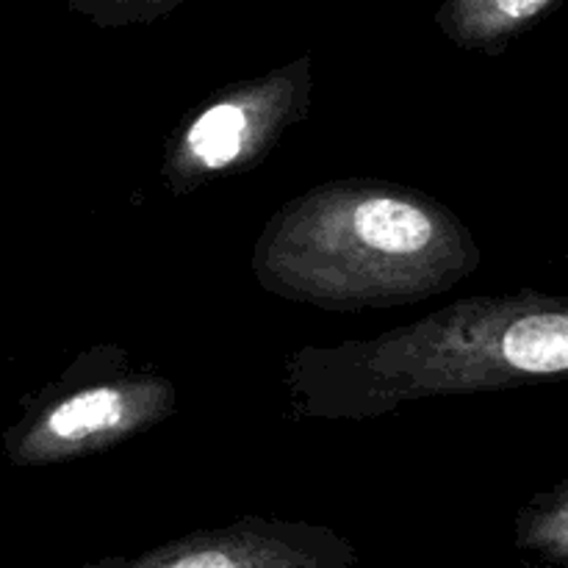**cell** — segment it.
Returning a JSON list of instances; mask_svg holds the SVG:
<instances>
[{
    "label": "cell",
    "instance_id": "4",
    "mask_svg": "<svg viewBox=\"0 0 568 568\" xmlns=\"http://www.w3.org/2000/svg\"><path fill=\"white\" fill-rule=\"evenodd\" d=\"M347 547L308 525L244 519L164 544L122 568H338Z\"/></svg>",
    "mask_w": 568,
    "mask_h": 568
},
{
    "label": "cell",
    "instance_id": "6",
    "mask_svg": "<svg viewBox=\"0 0 568 568\" xmlns=\"http://www.w3.org/2000/svg\"><path fill=\"white\" fill-rule=\"evenodd\" d=\"M516 544L547 564H568V477L521 508Z\"/></svg>",
    "mask_w": 568,
    "mask_h": 568
},
{
    "label": "cell",
    "instance_id": "7",
    "mask_svg": "<svg viewBox=\"0 0 568 568\" xmlns=\"http://www.w3.org/2000/svg\"><path fill=\"white\" fill-rule=\"evenodd\" d=\"M67 9L78 17H87L98 28H128L148 26L164 20L192 0H64Z\"/></svg>",
    "mask_w": 568,
    "mask_h": 568
},
{
    "label": "cell",
    "instance_id": "5",
    "mask_svg": "<svg viewBox=\"0 0 568 568\" xmlns=\"http://www.w3.org/2000/svg\"><path fill=\"white\" fill-rule=\"evenodd\" d=\"M560 0H444L436 26L455 48L497 55Z\"/></svg>",
    "mask_w": 568,
    "mask_h": 568
},
{
    "label": "cell",
    "instance_id": "1",
    "mask_svg": "<svg viewBox=\"0 0 568 568\" xmlns=\"http://www.w3.org/2000/svg\"><path fill=\"white\" fill-rule=\"evenodd\" d=\"M477 239L422 189L347 178L275 211L253 247L264 292L325 311L394 308L449 292L480 266Z\"/></svg>",
    "mask_w": 568,
    "mask_h": 568
},
{
    "label": "cell",
    "instance_id": "2",
    "mask_svg": "<svg viewBox=\"0 0 568 568\" xmlns=\"http://www.w3.org/2000/svg\"><path fill=\"white\" fill-rule=\"evenodd\" d=\"M311 55L239 81L205 100L166 142L161 178L178 197L258 164L308 114Z\"/></svg>",
    "mask_w": 568,
    "mask_h": 568
},
{
    "label": "cell",
    "instance_id": "3",
    "mask_svg": "<svg viewBox=\"0 0 568 568\" xmlns=\"http://www.w3.org/2000/svg\"><path fill=\"white\" fill-rule=\"evenodd\" d=\"M175 408V386L155 372L67 375L6 430L3 447L14 466L67 464L161 425Z\"/></svg>",
    "mask_w": 568,
    "mask_h": 568
}]
</instances>
